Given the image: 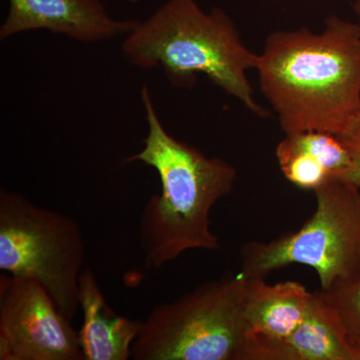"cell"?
<instances>
[{
	"label": "cell",
	"mask_w": 360,
	"mask_h": 360,
	"mask_svg": "<svg viewBox=\"0 0 360 360\" xmlns=\"http://www.w3.org/2000/svg\"><path fill=\"white\" fill-rule=\"evenodd\" d=\"M316 207L298 231L270 241L241 246L240 271L266 278L291 264L314 270L322 290H330L360 276V188L330 181L314 191Z\"/></svg>",
	"instance_id": "cell-5"
},
{
	"label": "cell",
	"mask_w": 360,
	"mask_h": 360,
	"mask_svg": "<svg viewBox=\"0 0 360 360\" xmlns=\"http://www.w3.org/2000/svg\"><path fill=\"white\" fill-rule=\"evenodd\" d=\"M79 304L84 322L78 331L85 360H127L142 321L116 314L106 302L91 269L79 276Z\"/></svg>",
	"instance_id": "cell-11"
},
{
	"label": "cell",
	"mask_w": 360,
	"mask_h": 360,
	"mask_svg": "<svg viewBox=\"0 0 360 360\" xmlns=\"http://www.w3.org/2000/svg\"><path fill=\"white\" fill-rule=\"evenodd\" d=\"M84 258V239L75 220L0 189V269L39 281L70 319L80 309Z\"/></svg>",
	"instance_id": "cell-6"
},
{
	"label": "cell",
	"mask_w": 360,
	"mask_h": 360,
	"mask_svg": "<svg viewBox=\"0 0 360 360\" xmlns=\"http://www.w3.org/2000/svg\"><path fill=\"white\" fill-rule=\"evenodd\" d=\"M0 359L85 360L71 319L35 279L0 276Z\"/></svg>",
	"instance_id": "cell-7"
},
{
	"label": "cell",
	"mask_w": 360,
	"mask_h": 360,
	"mask_svg": "<svg viewBox=\"0 0 360 360\" xmlns=\"http://www.w3.org/2000/svg\"><path fill=\"white\" fill-rule=\"evenodd\" d=\"M354 11L355 15L357 16V20H359V23L360 25V0H355L354 4Z\"/></svg>",
	"instance_id": "cell-15"
},
{
	"label": "cell",
	"mask_w": 360,
	"mask_h": 360,
	"mask_svg": "<svg viewBox=\"0 0 360 360\" xmlns=\"http://www.w3.org/2000/svg\"><path fill=\"white\" fill-rule=\"evenodd\" d=\"M122 51L130 65L162 70L174 86H191L198 75H205L252 115H269L248 78L258 53L246 46L224 9L205 11L195 0H167L148 20H139L124 37Z\"/></svg>",
	"instance_id": "cell-3"
},
{
	"label": "cell",
	"mask_w": 360,
	"mask_h": 360,
	"mask_svg": "<svg viewBox=\"0 0 360 360\" xmlns=\"http://www.w3.org/2000/svg\"><path fill=\"white\" fill-rule=\"evenodd\" d=\"M125 1L130 2V4H136L139 0H125Z\"/></svg>",
	"instance_id": "cell-16"
},
{
	"label": "cell",
	"mask_w": 360,
	"mask_h": 360,
	"mask_svg": "<svg viewBox=\"0 0 360 360\" xmlns=\"http://www.w3.org/2000/svg\"><path fill=\"white\" fill-rule=\"evenodd\" d=\"M141 97L148 135L142 150L125 162L143 163L160 176L161 193L142 210L139 238L146 269H160L186 251L219 250L210 215L217 201L233 191L238 170L172 136L161 122L148 85L142 86Z\"/></svg>",
	"instance_id": "cell-2"
},
{
	"label": "cell",
	"mask_w": 360,
	"mask_h": 360,
	"mask_svg": "<svg viewBox=\"0 0 360 360\" xmlns=\"http://www.w3.org/2000/svg\"><path fill=\"white\" fill-rule=\"evenodd\" d=\"M321 292L340 317L348 340L360 348V276L333 290H321Z\"/></svg>",
	"instance_id": "cell-13"
},
{
	"label": "cell",
	"mask_w": 360,
	"mask_h": 360,
	"mask_svg": "<svg viewBox=\"0 0 360 360\" xmlns=\"http://www.w3.org/2000/svg\"><path fill=\"white\" fill-rule=\"evenodd\" d=\"M276 156L283 176L298 188L314 191L333 181L321 161L300 148L290 135L277 144Z\"/></svg>",
	"instance_id": "cell-12"
},
{
	"label": "cell",
	"mask_w": 360,
	"mask_h": 360,
	"mask_svg": "<svg viewBox=\"0 0 360 360\" xmlns=\"http://www.w3.org/2000/svg\"><path fill=\"white\" fill-rule=\"evenodd\" d=\"M336 134L349 149L354 158V169L347 184L360 188V113L352 117Z\"/></svg>",
	"instance_id": "cell-14"
},
{
	"label": "cell",
	"mask_w": 360,
	"mask_h": 360,
	"mask_svg": "<svg viewBox=\"0 0 360 360\" xmlns=\"http://www.w3.org/2000/svg\"><path fill=\"white\" fill-rule=\"evenodd\" d=\"M245 360H360V348L348 340L340 317L319 290L292 335L250 345Z\"/></svg>",
	"instance_id": "cell-9"
},
{
	"label": "cell",
	"mask_w": 360,
	"mask_h": 360,
	"mask_svg": "<svg viewBox=\"0 0 360 360\" xmlns=\"http://www.w3.org/2000/svg\"><path fill=\"white\" fill-rule=\"evenodd\" d=\"M0 40L18 33L45 30L77 41L94 44L127 37L136 20H115L101 0H8Z\"/></svg>",
	"instance_id": "cell-8"
},
{
	"label": "cell",
	"mask_w": 360,
	"mask_h": 360,
	"mask_svg": "<svg viewBox=\"0 0 360 360\" xmlns=\"http://www.w3.org/2000/svg\"><path fill=\"white\" fill-rule=\"evenodd\" d=\"M312 297L314 292L296 281L270 284L265 278L248 277L245 354L250 345L281 341L292 335L304 321Z\"/></svg>",
	"instance_id": "cell-10"
},
{
	"label": "cell",
	"mask_w": 360,
	"mask_h": 360,
	"mask_svg": "<svg viewBox=\"0 0 360 360\" xmlns=\"http://www.w3.org/2000/svg\"><path fill=\"white\" fill-rule=\"evenodd\" d=\"M248 277L205 283L151 310L132 345L134 360H245Z\"/></svg>",
	"instance_id": "cell-4"
},
{
	"label": "cell",
	"mask_w": 360,
	"mask_h": 360,
	"mask_svg": "<svg viewBox=\"0 0 360 360\" xmlns=\"http://www.w3.org/2000/svg\"><path fill=\"white\" fill-rule=\"evenodd\" d=\"M255 71L284 134H338L360 113V25L330 15L319 32H271Z\"/></svg>",
	"instance_id": "cell-1"
}]
</instances>
